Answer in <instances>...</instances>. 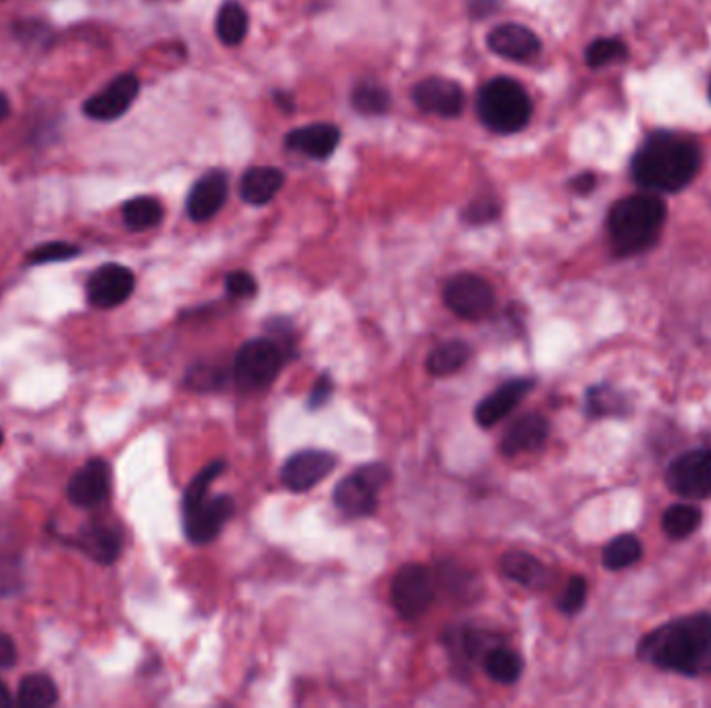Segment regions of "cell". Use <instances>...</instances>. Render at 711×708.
I'll return each instance as SVG.
<instances>
[{"label":"cell","instance_id":"obj_1","mask_svg":"<svg viewBox=\"0 0 711 708\" xmlns=\"http://www.w3.org/2000/svg\"><path fill=\"white\" fill-rule=\"evenodd\" d=\"M643 663L699 677L711 673V615L694 613L668 621L643 636L637 648Z\"/></svg>","mask_w":711,"mask_h":708},{"label":"cell","instance_id":"obj_2","mask_svg":"<svg viewBox=\"0 0 711 708\" xmlns=\"http://www.w3.org/2000/svg\"><path fill=\"white\" fill-rule=\"evenodd\" d=\"M701 167L699 146L680 133L658 131L640 143L633 159V178L649 192L675 194L685 190Z\"/></svg>","mask_w":711,"mask_h":708},{"label":"cell","instance_id":"obj_3","mask_svg":"<svg viewBox=\"0 0 711 708\" xmlns=\"http://www.w3.org/2000/svg\"><path fill=\"white\" fill-rule=\"evenodd\" d=\"M666 204L658 195L623 197L607 214V233L616 256H637L658 242L666 223Z\"/></svg>","mask_w":711,"mask_h":708},{"label":"cell","instance_id":"obj_4","mask_svg":"<svg viewBox=\"0 0 711 708\" xmlns=\"http://www.w3.org/2000/svg\"><path fill=\"white\" fill-rule=\"evenodd\" d=\"M477 112L494 133L510 136L522 131L533 115V103L522 84L510 77H496L480 88Z\"/></svg>","mask_w":711,"mask_h":708},{"label":"cell","instance_id":"obj_5","mask_svg":"<svg viewBox=\"0 0 711 708\" xmlns=\"http://www.w3.org/2000/svg\"><path fill=\"white\" fill-rule=\"evenodd\" d=\"M390 470L383 463H367L336 486L333 501L339 512L348 517H369L376 512L379 491L388 484Z\"/></svg>","mask_w":711,"mask_h":708},{"label":"cell","instance_id":"obj_6","mask_svg":"<svg viewBox=\"0 0 711 708\" xmlns=\"http://www.w3.org/2000/svg\"><path fill=\"white\" fill-rule=\"evenodd\" d=\"M285 364V354L273 339H252L240 347L233 364V378L242 389H265L275 383Z\"/></svg>","mask_w":711,"mask_h":708},{"label":"cell","instance_id":"obj_7","mask_svg":"<svg viewBox=\"0 0 711 708\" xmlns=\"http://www.w3.org/2000/svg\"><path fill=\"white\" fill-rule=\"evenodd\" d=\"M435 601V576L427 566L408 564L392 582V602L400 618L414 621L427 613Z\"/></svg>","mask_w":711,"mask_h":708},{"label":"cell","instance_id":"obj_8","mask_svg":"<svg viewBox=\"0 0 711 708\" xmlns=\"http://www.w3.org/2000/svg\"><path fill=\"white\" fill-rule=\"evenodd\" d=\"M445 305L464 320L487 319L494 312L496 293L489 281L479 275L463 272L452 277L444 289Z\"/></svg>","mask_w":711,"mask_h":708},{"label":"cell","instance_id":"obj_9","mask_svg":"<svg viewBox=\"0 0 711 708\" xmlns=\"http://www.w3.org/2000/svg\"><path fill=\"white\" fill-rule=\"evenodd\" d=\"M666 484L685 498H710L711 449H693L678 455L666 470Z\"/></svg>","mask_w":711,"mask_h":708},{"label":"cell","instance_id":"obj_10","mask_svg":"<svg viewBox=\"0 0 711 708\" xmlns=\"http://www.w3.org/2000/svg\"><path fill=\"white\" fill-rule=\"evenodd\" d=\"M338 468V458L329 451L308 449L291 455L282 468V482L294 493H306L315 489Z\"/></svg>","mask_w":711,"mask_h":708},{"label":"cell","instance_id":"obj_11","mask_svg":"<svg viewBox=\"0 0 711 708\" xmlns=\"http://www.w3.org/2000/svg\"><path fill=\"white\" fill-rule=\"evenodd\" d=\"M110 482V465L105 460L94 458L86 461L79 470H75V474L67 482L65 495L75 507L94 509L107 501Z\"/></svg>","mask_w":711,"mask_h":708},{"label":"cell","instance_id":"obj_12","mask_svg":"<svg viewBox=\"0 0 711 708\" xmlns=\"http://www.w3.org/2000/svg\"><path fill=\"white\" fill-rule=\"evenodd\" d=\"M88 301L98 310H113L131 298L136 289L134 272L124 265H105L92 272Z\"/></svg>","mask_w":711,"mask_h":708},{"label":"cell","instance_id":"obj_13","mask_svg":"<svg viewBox=\"0 0 711 708\" xmlns=\"http://www.w3.org/2000/svg\"><path fill=\"white\" fill-rule=\"evenodd\" d=\"M140 94V79L134 73L115 77L107 88L89 96L84 112L94 121H115L124 117Z\"/></svg>","mask_w":711,"mask_h":708},{"label":"cell","instance_id":"obj_14","mask_svg":"<svg viewBox=\"0 0 711 708\" xmlns=\"http://www.w3.org/2000/svg\"><path fill=\"white\" fill-rule=\"evenodd\" d=\"M414 105L428 115L456 119L463 115L466 96L460 84L445 77H427L412 89Z\"/></svg>","mask_w":711,"mask_h":708},{"label":"cell","instance_id":"obj_15","mask_svg":"<svg viewBox=\"0 0 711 708\" xmlns=\"http://www.w3.org/2000/svg\"><path fill=\"white\" fill-rule=\"evenodd\" d=\"M235 514V501L233 496H209L197 509L183 514V526L185 536L194 545H209L223 530L227 519Z\"/></svg>","mask_w":711,"mask_h":708},{"label":"cell","instance_id":"obj_16","mask_svg":"<svg viewBox=\"0 0 711 708\" xmlns=\"http://www.w3.org/2000/svg\"><path fill=\"white\" fill-rule=\"evenodd\" d=\"M487 46L494 53L514 63H529L541 53V40L533 30L520 23H503L487 36Z\"/></svg>","mask_w":711,"mask_h":708},{"label":"cell","instance_id":"obj_17","mask_svg":"<svg viewBox=\"0 0 711 708\" xmlns=\"http://www.w3.org/2000/svg\"><path fill=\"white\" fill-rule=\"evenodd\" d=\"M230 194V181L223 171H209L198 179L188 195V214L194 223L211 221L223 208Z\"/></svg>","mask_w":711,"mask_h":708},{"label":"cell","instance_id":"obj_18","mask_svg":"<svg viewBox=\"0 0 711 708\" xmlns=\"http://www.w3.org/2000/svg\"><path fill=\"white\" fill-rule=\"evenodd\" d=\"M72 545L82 553H86L92 561L100 566H110L119 559L124 550V536L117 526L92 522L79 530V534L73 538Z\"/></svg>","mask_w":711,"mask_h":708},{"label":"cell","instance_id":"obj_19","mask_svg":"<svg viewBox=\"0 0 711 708\" xmlns=\"http://www.w3.org/2000/svg\"><path fill=\"white\" fill-rule=\"evenodd\" d=\"M533 387V378H514L503 383L494 395L480 401L479 408L475 411L477 425L480 428H494L531 393Z\"/></svg>","mask_w":711,"mask_h":708},{"label":"cell","instance_id":"obj_20","mask_svg":"<svg viewBox=\"0 0 711 708\" xmlns=\"http://www.w3.org/2000/svg\"><path fill=\"white\" fill-rule=\"evenodd\" d=\"M341 140L338 127L331 124L306 125L285 136V148L308 159H329Z\"/></svg>","mask_w":711,"mask_h":708},{"label":"cell","instance_id":"obj_21","mask_svg":"<svg viewBox=\"0 0 711 708\" xmlns=\"http://www.w3.org/2000/svg\"><path fill=\"white\" fill-rule=\"evenodd\" d=\"M550 435V422L541 414H524L501 439V453L506 458H516L520 453H529L545 443Z\"/></svg>","mask_w":711,"mask_h":708},{"label":"cell","instance_id":"obj_22","mask_svg":"<svg viewBox=\"0 0 711 708\" xmlns=\"http://www.w3.org/2000/svg\"><path fill=\"white\" fill-rule=\"evenodd\" d=\"M285 175L275 167H252L240 181V195L250 206H267L284 187Z\"/></svg>","mask_w":711,"mask_h":708},{"label":"cell","instance_id":"obj_23","mask_svg":"<svg viewBox=\"0 0 711 708\" xmlns=\"http://www.w3.org/2000/svg\"><path fill=\"white\" fill-rule=\"evenodd\" d=\"M501 571L516 584L524 588H541L548 580L545 566L524 550H510L501 557Z\"/></svg>","mask_w":711,"mask_h":708},{"label":"cell","instance_id":"obj_24","mask_svg":"<svg viewBox=\"0 0 711 708\" xmlns=\"http://www.w3.org/2000/svg\"><path fill=\"white\" fill-rule=\"evenodd\" d=\"M59 702V688L51 675H25L19 684L18 705L23 708H51Z\"/></svg>","mask_w":711,"mask_h":708},{"label":"cell","instance_id":"obj_25","mask_svg":"<svg viewBox=\"0 0 711 708\" xmlns=\"http://www.w3.org/2000/svg\"><path fill=\"white\" fill-rule=\"evenodd\" d=\"M248 13L246 9L240 4V2H225L219 13H216V21H214V28H216V36L227 44V46H237L244 42V37L248 34Z\"/></svg>","mask_w":711,"mask_h":708},{"label":"cell","instance_id":"obj_26","mask_svg":"<svg viewBox=\"0 0 711 708\" xmlns=\"http://www.w3.org/2000/svg\"><path fill=\"white\" fill-rule=\"evenodd\" d=\"M470 354L473 350L464 341H447L428 354L427 371L433 376L444 378L464 368L470 360Z\"/></svg>","mask_w":711,"mask_h":708},{"label":"cell","instance_id":"obj_27","mask_svg":"<svg viewBox=\"0 0 711 708\" xmlns=\"http://www.w3.org/2000/svg\"><path fill=\"white\" fill-rule=\"evenodd\" d=\"M585 408L591 418H620L628 414V399L623 390L609 385H597L587 390Z\"/></svg>","mask_w":711,"mask_h":708},{"label":"cell","instance_id":"obj_28","mask_svg":"<svg viewBox=\"0 0 711 708\" xmlns=\"http://www.w3.org/2000/svg\"><path fill=\"white\" fill-rule=\"evenodd\" d=\"M485 673L498 684H516L522 675V658L508 646H494L482 658Z\"/></svg>","mask_w":711,"mask_h":708},{"label":"cell","instance_id":"obj_29","mask_svg":"<svg viewBox=\"0 0 711 708\" xmlns=\"http://www.w3.org/2000/svg\"><path fill=\"white\" fill-rule=\"evenodd\" d=\"M162 204L157 197L152 195H140V197H131L129 202L124 204V223L125 227L129 230L152 229L160 225L162 221Z\"/></svg>","mask_w":711,"mask_h":708},{"label":"cell","instance_id":"obj_30","mask_svg":"<svg viewBox=\"0 0 711 708\" xmlns=\"http://www.w3.org/2000/svg\"><path fill=\"white\" fill-rule=\"evenodd\" d=\"M701 519H703L701 509H697L689 503H678L668 507L666 514L661 515V530L666 532V536H670L672 540H682L699 530Z\"/></svg>","mask_w":711,"mask_h":708},{"label":"cell","instance_id":"obj_31","mask_svg":"<svg viewBox=\"0 0 711 708\" xmlns=\"http://www.w3.org/2000/svg\"><path fill=\"white\" fill-rule=\"evenodd\" d=\"M643 557V545L635 534H620L612 538L604 549V566L609 571H620L635 566Z\"/></svg>","mask_w":711,"mask_h":708},{"label":"cell","instance_id":"obj_32","mask_svg":"<svg viewBox=\"0 0 711 708\" xmlns=\"http://www.w3.org/2000/svg\"><path fill=\"white\" fill-rule=\"evenodd\" d=\"M352 107L362 115H385L392 107V94L373 82H362L352 89Z\"/></svg>","mask_w":711,"mask_h":708},{"label":"cell","instance_id":"obj_33","mask_svg":"<svg viewBox=\"0 0 711 708\" xmlns=\"http://www.w3.org/2000/svg\"><path fill=\"white\" fill-rule=\"evenodd\" d=\"M227 463L223 460L213 461L209 463L197 479L192 480L183 493V514L197 509L198 505H202L206 498H209V491L213 486L214 480L219 479L223 472H225Z\"/></svg>","mask_w":711,"mask_h":708},{"label":"cell","instance_id":"obj_34","mask_svg":"<svg viewBox=\"0 0 711 708\" xmlns=\"http://www.w3.org/2000/svg\"><path fill=\"white\" fill-rule=\"evenodd\" d=\"M626 56H628V49L624 46V42L616 37H602L588 46L585 61L591 69H599L605 65L624 61Z\"/></svg>","mask_w":711,"mask_h":708},{"label":"cell","instance_id":"obj_35","mask_svg":"<svg viewBox=\"0 0 711 708\" xmlns=\"http://www.w3.org/2000/svg\"><path fill=\"white\" fill-rule=\"evenodd\" d=\"M82 249L67 242H49L28 254V265L42 266L54 265V262H67L75 256H79Z\"/></svg>","mask_w":711,"mask_h":708},{"label":"cell","instance_id":"obj_36","mask_svg":"<svg viewBox=\"0 0 711 708\" xmlns=\"http://www.w3.org/2000/svg\"><path fill=\"white\" fill-rule=\"evenodd\" d=\"M587 580L583 576H572L569 584L564 588V592H562V597H560V601H558L560 611L566 613V615L579 613L587 602Z\"/></svg>","mask_w":711,"mask_h":708},{"label":"cell","instance_id":"obj_37","mask_svg":"<svg viewBox=\"0 0 711 708\" xmlns=\"http://www.w3.org/2000/svg\"><path fill=\"white\" fill-rule=\"evenodd\" d=\"M188 387L197 390H214L221 387V383H225V374L221 371H216L213 366H206V364H200V366H194L190 373H188V378H185Z\"/></svg>","mask_w":711,"mask_h":708},{"label":"cell","instance_id":"obj_38","mask_svg":"<svg viewBox=\"0 0 711 708\" xmlns=\"http://www.w3.org/2000/svg\"><path fill=\"white\" fill-rule=\"evenodd\" d=\"M225 289L235 300H250L256 296L258 283L246 270H233L225 279Z\"/></svg>","mask_w":711,"mask_h":708},{"label":"cell","instance_id":"obj_39","mask_svg":"<svg viewBox=\"0 0 711 708\" xmlns=\"http://www.w3.org/2000/svg\"><path fill=\"white\" fill-rule=\"evenodd\" d=\"M499 216V204L496 200H475L464 211V221L470 225H485Z\"/></svg>","mask_w":711,"mask_h":708},{"label":"cell","instance_id":"obj_40","mask_svg":"<svg viewBox=\"0 0 711 708\" xmlns=\"http://www.w3.org/2000/svg\"><path fill=\"white\" fill-rule=\"evenodd\" d=\"M331 395H333V380H331V376L329 374H320L315 389H312L310 397H308V408L317 411V409L322 408L331 399Z\"/></svg>","mask_w":711,"mask_h":708},{"label":"cell","instance_id":"obj_41","mask_svg":"<svg viewBox=\"0 0 711 708\" xmlns=\"http://www.w3.org/2000/svg\"><path fill=\"white\" fill-rule=\"evenodd\" d=\"M18 663V646L15 640L0 632V669H9Z\"/></svg>","mask_w":711,"mask_h":708},{"label":"cell","instance_id":"obj_42","mask_svg":"<svg viewBox=\"0 0 711 708\" xmlns=\"http://www.w3.org/2000/svg\"><path fill=\"white\" fill-rule=\"evenodd\" d=\"M499 4V0H468V11L473 18H487L498 11Z\"/></svg>","mask_w":711,"mask_h":708},{"label":"cell","instance_id":"obj_43","mask_svg":"<svg viewBox=\"0 0 711 708\" xmlns=\"http://www.w3.org/2000/svg\"><path fill=\"white\" fill-rule=\"evenodd\" d=\"M595 183H597V179H595V175L593 173H583V175H579V178L572 179V190L574 192H579V194H588L593 187H595Z\"/></svg>","mask_w":711,"mask_h":708},{"label":"cell","instance_id":"obj_44","mask_svg":"<svg viewBox=\"0 0 711 708\" xmlns=\"http://www.w3.org/2000/svg\"><path fill=\"white\" fill-rule=\"evenodd\" d=\"M9 707H13V696H11L9 688L4 686V682L0 679V708Z\"/></svg>","mask_w":711,"mask_h":708},{"label":"cell","instance_id":"obj_45","mask_svg":"<svg viewBox=\"0 0 711 708\" xmlns=\"http://www.w3.org/2000/svg\"><path fill=\"white\" fill-rule=\"evenodd\" d=\"M9 112H11V103H9V98L0 92V124L9 117Z\"/></svg>","mask_w":711,"mask_h":708},{"label":"cell","instance_id":"obj_46","mask_svg":"<svg viewBox=\"0 0 711 708\" xmlns=\"http://www.w3.org/2000/svg\"><path fill=\"white\" fill-rule=\"evenodd\" d=\"M2 441H4V437H2V430H0V447H2Z\"/></svg>","mask_w":711,"mask_h":708},{"label":"cell","instance_id":"obj_47","mask_svg":"<svg viewBox=\"0 0 711 708\" xmlns=\"http://www.w3.org/2000/svg\"><path fill=\"white\" fill-rule=\"evenodd\" d=\"M710 98H711V86H710Z\"/></svg>","mask_w":711,"mask_h":708}]
</instances>
